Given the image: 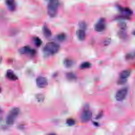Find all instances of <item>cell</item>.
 I'll use <instances>...</instances> for the list:
<instances>
[{
  "label": "cell",
  "mask_w": 135,
  "mask_h": 135,
  "mask_svg": "<svg viewBox=\"0 0 135 135\" xmlns=\"http://www.w3.org/2000/svg\"><path fill=\"white\" fill-rule=\"evenodd\" d=\"M59 6V0H50L47 7V12L48 15L51 17H54V16H55L57 12Z\"/></svg>",
  "instance_id": "obj_1"
},
{
  "label": "cell",
  "mask_w": 135,
  "mask_h": 135,
  "mask_svg": "<svg viewBox=\"0 0 135 135\" xmlns=\"http://www.w3.org/2000/svg\"><path fill=\"white\" fill-rule=\"evenodd\" d=\"M20 112V110L18 108H13L8 113L6 117V122L8 125H12L15 122L17 117H18Z\"/></svg>",
  "instance_id": "obj_2"
},
{
  "label": "cell",
  "mask_w": 135,
  "mask_h": 135,
  "mask_svg": "<svg viewBox=\"0 0 135 135\" xmlns=\"http://www.w3.org/2000/svg\"><path fill=\"white\" fill-rule=\"evenodd\" d=\"M60 50V45L55 42H49L44 47V51L47 54L53 55Z\"/></svg>",
  "instance_id": "obj_3"
},
{
  "label": "cell",
  "mask_w": 135,
  "mask_h": 135,
  "mask_svg": "<svg viewBox=\"0 0 135 135\" xmlns=\"http://www.w3.org/2000/svg\"><path fill=\"white\" fill-rule=\"evenodd\" d=\"M127 93H128L127 88H122L119 90V91H117L115 95L116 100L119 101H121L123 100L126 98L127 95Z\"/></svg>",
  "instance_id": "obj_4"
},
{
  "label": "cell",
  "mask_w": 135,
  "mask_h": 135,
  "mask_svg": "<svg viewBox=\"0 0 135 135\" xmlns=\"http://www.w3.org/2000/svg\"><path fill=\"white\" fill-rule=\"evenodd\" d=\"M105 28V23L104 18H101L94 25V29L98 32H102Z\"/></svg>",
  "instance_id": "obj_5"
},
{
  "label": "cell",
  "mask_w": 135,
  "mask_h": 135,
  "mask_svg": "<svg viewBox=\"0 0 135 135\" xmlns=\"http://www.w3.org/2000/svg\"><path fill=\"white\" fill-rule=\"evenodd\" d=\"M48 82L46 78L39 76L36 79V85L40 88H44L47 85Z\"/></svg>",
  "instance_id": "obj_6"
},
{
  "label": "cell",
  "mask_w": 135,
  "mask_h": 135,
  "mask_svg": "<svg viewBox=\"0 0 135 135\" xmlns=\"http://www.w3.org/2000/svg\"><path fill=\"white\" fill-rule=\"evenodd\" d=\"M92 117V113L88 109L84 110L81 115V121L83 122H86L89 121Z\"/></svg>",
  "instance_id": "obj_7"
},
{
  "label": "cell",
  "mask_w": 135,
  "mask_h": 135,
  "mask_svg": "<svg viewBox=\"0 0 135 135\" xmlns=\"http://www.w3.org/2000/svg\"><path fill=\"white\" fill-rule=\"evenodd\" d=\"M19 52L22 54H30V55H34L36 53V51L35 50L32 49L28 46H25L21 48L19 50Z\"/></svg>",
  "instance_id": "obj_8"
},
{
  "label": "cell",
  "mask_w": 135,
  "mask_h": 135,
  "mask_svg": "<svg viewBox=\"0 0 135 135\" xmlns=\"http://www.w3.org/2000/svg\"><path fill=\"white\" fill-rule=\"evenodd\" d=\"M6 76L9 80L12 81H15L17 79V77L16 75V74L13 72V71L11 70L7 71L6 73Z\"/></svg>",
  "instance_id": "obj_9"
},
{
  "label": "cell",
  "mask_w": 135,
  "mask_h": 135,
  "mask_svg": "<svg viewBox=\"0 0 135 135\" xmlns=\"http://www.w3.org/2000/svg\"><path fill=\"white\" fill-rule=\"evenodd\" d=\"M76 34L78 38L81 41L84 40L85 38V33L83 30L81 29L78 30L76 32Z\"/></svg>",
  "instance_id": "obj_10"
},
{
  "label": "cell",
  "mask_w": 135,
  "mask_h": 135,
  "mask_svg": "<svg viewBox=\"0 0 135 135\" xmlns=\"http://www.w3.org/2000/svg\"><path fill=\"white\" fill-rule=\"evenodd\" d=\"M120 12L124 15V16H128L132 14V12L131 9H130L129 8L127 7H120Z\"/></svg>",
  "instance_id": "obj_11"
},
{
  "label": "cell",
  "mask_w": 135,
  "mask_h": 135,
  "mask_svg": "<svg viewBox=\"0 0 135 135\" xmlns=\"http://www.w3.org/2000/svg\"><path fill=\"white\" fill-rule=\"evenodd\" d=\"M5 2L10 10L11 11L14 10L15 8V0H6Z\"/></svg>",
  "instance_id": "obj_12"
},
{
  "label": "cell",
  "mask_w": 135,
  "mask_h": 135,
  "mask_svg": "<svg viewBox=\"0 0 135 135\" xmlns=\"http://www.w3.org/2000/svg\"><path fill=\"white\" fill-rule=\"evenodd\" d=\"M43 32L44 36L46 37H50L52 34L51 30L46 25H44L43 27Z\"/></svg>",
  "instance_id": "obj_13"
},
{
  "label": "cell",
  "mask_w": 135,
  "mask_h": 135,
  "mask_svg": "<svg viewBox=\"0 0 135 135\" xmlns=\"http://www.w3.org/2000/svg\"><path fill=\"white\" fill-rule=\"evenodd\" d=\"M130 72L129 70H124L120 74V78L121 79H127L130 75Z\"/></svg>",
  "instance_id": "obj_14"
},
{
  "label": "cell",
  "mask_w": 135,
  "mask_h": 135,
  "mask_svg": "<svg viewBox=\"0 0 135 135\" xmlns=\"http://www.w3.org/2000/svg\"><path fill=\"white\" fill-rule=\"evenodd\" d=\"M64 64L66 68H71L74 64V62L70 59H66L64 61Z\"/></svg>",
  "instance_id": "obj_15"
},
{
  "label": "cell",
  "mask_w": 135,
  "mask_h": 135,
  "mask_svg": "<svg viewBox=\"0 0 135 135\" xmlns=\"http://www.w3.org/2000/svg\"><path fill=\"white\" fill-rule=\"evenodd\" d=\"M66 76V78L70 81H74L76 79V75L72 72L68 73Z\"/></svg>",
  "instance_id": "obj_16"
},
{
  "label": "cell",
  "mask_w": 135,
  "mask_h": 135,
  "mask_svg": "<svg viewBox=\"0 0 135 135\" xmlns=\"http://www.w3.org/2000/svg\"><path fill=\"white\" fill-rule=\"evenodd\" d=\"M33 41H34V44L37 46V47H39L41 45L42 43V40L38 37H35L34 38H33Z\"/></svg>",
  "instance_id": "obj_17"
},
{
  "label": "cell",
  "mask_w": 135,
  "mask_h": 135,
  "mask_svg": "<svg viewBox=\"0 0 135 135\" xmlns=\"http://www.w3.org/2000/svg\"><path fill=\"white\" fill-rule=\"evenodd\" d=\"M91 64L88 62H85L82 63L81 65H80V68L82 69H88L91 66Z\"/></svg>",
  "instance_id": "obj_18"
},
{
  "label": "cell",
  "mask_w": 135,
  "mask_h": 135,
  "mask_svg": "<svg viewBox=\"0 0 135 135\" xmlns=\"http://www.w3.org/2000/svg\"><path fill=\"white\" fill-rule=\"evenodd\" d=\"M66 36L64 33H60L57 36V39L60 41V42H63L65 40Z\"/></svg>",
  "instance_id": "obj_19"
},
{
  "label": "cell",
  "mask_w": 135,
  "mask_h": 135,
  "mask_svg": "<svg viewBox=\"0 0 135 135\" xmlns=\"http://www.w3.org/2000/svg\"><path fill=\"white\" fill-rule=\"evenodd\" d=\"M66 123L69 125V126H73L75 124V120L73 119L72 118H69L68 119H67L66 120Z\"/></svg>",
  "instance_id": "obj_20"
},
{
  "label": "cell",
  "mask_w": 135,
  "mask_h": 135,
  "mask_svg": "<svg viewBox=\"0 0 135 135\" xmlns=\"http://www.w3.org/2000/svg\"><path fill=\"white\" fill-rule=\"evenodd\" d=\"M135 56V54L133 53H129L128 54H127V55L126 56V59L128 60H130L131 59H133L134 57Z\"/></svg>",
  "instance_id": "obj_21"
},
{
  "label": "cell",
  "mask_w": 135,
  "mask_h": 135,
  "mask_svg": "<svg viewBox=\"0 0 135 135\" xmlns=\"http://www.w3.org/2000/svg\"><path fill=\"white\" fill-rule=\"evenodd\" d=\"M79 25H80V28H81L82 30H84L86 28V24H85V23L84 22H81V23H80Z\"/></svg>",
  "instance_id": "obj_22"
},
{
  "label": "cell",
  "mask_w": 135,
  "mask_h": 135,
  "mask_svg": "<svg viewBox=\"0 0 135 135\" xmlns=\"http://www.w3.org/2000/svg\"><path fill=\"white\" fill-rule=\"evenodd\" d=\"M126 81H127V79L120 78V79L119 80V81H118V83L120 84H122L125 83L126 82Z\"/></svg>",
  "instance_id": "obj_23"
},
{
  "label": "cell",
  "mask_w": 135,
  "mask_h": 135,
  "mask_svg": "<svg viewBox=\"0 0 135 135\" xmlns=\"http://www.w3.org/2000/svg\"><path fill=\"white\" fill-rule=\"evenodd\" d=\"M2 112V110H1V109L0 108V113H1Z\"/></svg>",
  "instance_id": "obj_24"
},
{
  "label": "cell",
  "mask_w": 135,
  "mask_h": 135,
  "mask_svg": "<svg viewBox=\"0 0 135 135\" xmlns=\"http://www.w3.org/2000/svg\"><path fill=\"white\" fill-rule=\"evenodd\" d=\"M133 34H134V35H135V31L133 32Z\"/></svg>",
  "instance_id": "obj_25"
}]
</instances>
